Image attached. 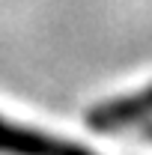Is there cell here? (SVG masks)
I'll return each instance as SVG.
<instances>
[{
  "label": "cell",
  "instance_id": "1",
  "mask_svg": "<svg viewBox=\"0 0 152 155\" xmlns=\"http://www.w3.org/2000/svg\"><path fill=\"white\" fill-rule=\"evenodd\" d=\"M0 155H95L90 146L0 116Z\"/></svg>",
  "mask_w": 152,
  "mask_h": 155
},
{
  "label": "cell",
  "instance_id": "2",
  "mask_svg": "<svg viewBox=\"0 0 152 155\" xmlns=\"http://www.w3.org/2000/svg\"><path fill=\"white\" fill-rule=\"evenodd\" d=\"M149 119H152V84L143 87L140 93L111 98V101H101V104L87 110V125L93 131H101V134H114V131L131 128V125H143Z\"/></svg>",
  "mask_w": 152,
  "mask_h": 155
},
{
  "label": "cell",
  "instance_id": "3",
  "mask_svg": "<svg viewBox=\"0 0 152 155\" xmlns=\"http://www.w3.org/2000/svg\"><path fill=\"white\" fill-rule=\"evenodd\" d=\"M140 137H143V140H152V119L143 122V134H140Z\"/></svg>",
  "mask_w": 152,
  "mask_h": 155
}]
</instances>
